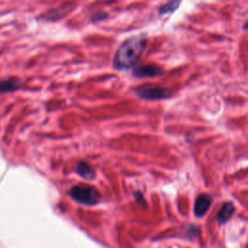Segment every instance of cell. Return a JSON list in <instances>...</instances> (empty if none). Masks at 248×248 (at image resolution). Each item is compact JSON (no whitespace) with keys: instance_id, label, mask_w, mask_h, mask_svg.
<instances>
[{"instance_id":"1","label":"cell","mask_w":248,"mask_h":248,"mask_svg":"<svg viewBox=\"0 0 248 248\" xmlns=\"http://www.w3.org/2000/svg\"><path fill=\"white\" fill-rule=\"evenodd\" d=\"M146 38L139 35L125 40L115 52L113 66L122 71L134 67L141 57L146 47Z\"/></svg>"},{"instance_id":"2","label":"cell","mask_w":248,"mask_h":248,"mask_svg":"<svg viewBox=\"0 0 248 248\" xmlns=\"http://www.w3.org/2000/svg\"><path fill=\"white\" fill-rule=\"evenodd\" d=\"M70 196L78 203L85 205H95L101 200L99 191L95 187L85 184H78L72 187Z\"/></svg>"},{"instance_id":"3","label":"cell","mask_w":248,"mask_h":248,"mask_svg":"<svg viewBox=\"0 0 248 248\" xmlns=\"http://www.w3.org/2000/svg\"><path fill=\"white\" fill-rule=\"evenodd\" d=\"M136 93L139 97L145 100H160L168 98L171 94V91L161 86L143 85L137 88Z\"/></svg>"},{"instance_id":"4","label":"cell","mask_w":248,"mask_h":248,"mask_svg":"<svg viewBox=\"0 0 248 248\" xmlns=\"http://www.w3.org/2000/svg\"><path fill=\"white\" fill-rule=\"evenodd\" d=\"M163 73L164 70L161 67L153 64H147L137 67L134 70L133 75L137 78H155L162 75Z\"/></svg>"},{"instance_id":"5","label":"cell","mask_w":248,"mask_h":248,"mask_svg":"<svg viewBox=\"0 0 248 248\" xmlns=\"http://www.w3.org/2000/svg\"><path fill=\"white\" fill-rule=\"evenodd\" d=\"M211 203H212V199L210 196L206 194L200 195L195 201L194 214L197 217H202L209 209Z\"/></svg>"},{"instance_id":"6","label":"cell","mask_w":248,"mask_h":248,"mask_svg":"<svg viewBox=\"0 0 248 248\" xmlns=\"http://www.w3.org/2000/svg\"><path fill=\"white\" fill-rule=\"evenodd\" d=\"M233 211H234V205L232 202H225L220 210L218 211L217 215H216V220L218 223L220 224H224L226 223L231 217L232 215L233 214Z\"/></svg>"},{"instance_id":"7","label":"cell","mask_w":248,"mask_h":248,"mask_svg":"<svg viewBox=\"0 0 248 248\" xmlns=\"http://www.w3.org/2000/svg\"><path fill=\"white\" fill-rule=\"evenodd\" d=\"M20 86V81L16 78H10L0 80V92L8 93L17 90Z\"/></svg>"},{"instance_id":"8","label":"cell","mask_w":248,"mask_h":248,"mask_svg":"<svg viewBox=\"0 0 248 248\" xmlns=\"http://www.w3.org/2000/svg\"><path fill=\"white\" fill-rule=\"evenodd\" d=\"M78 174H79L81 177L85 179H94L96 176L94 169L86 162H79L76 169Z\"/></svg>"},{"instance_id":"9","label":"cell","mask_w":248,"mask_h":248,"mask_svg":"<svg viewBox=\"0 0 248 248\" xmlns=\"http://www.w3.org/2000/svg\"><path fill=\"white\" fill-rule=\"evenodd\" d=\"M179 5L178 1H170L164 5H162L159 9V13L160 15H166V14H170L173 11H175L177 9Z\"/></svg>"},{"instance_id":"10","label":"cell","mask_w":248,"mask_h":248,"mask_svg":"<svg viewBox=\"0 0 248 248\" xmlns=\"http://www.w3.org/2000/svg\"><path fill=\"white\" fill-rule=\"evenodd\" d=\"M108 17V14L107 13H104V12H99L97 14H94L92 16V20L93 21H100V20H103L105 18Z\"/></svg>"},{"instance_id":"11","label":"cell","mask_w":248,"mask_h":248,"mask_svg":"<svg viewBox=\"0 0 248 248\" xmlns=\"http://www.w3.org/2000/svg\"><path fill=\"white\" fill-rule=\"evenodd\" d=\"M135 198H136L137 202L145 203V200H144V198H143V196H142V194H141L140 192H136V193H135Z\"/></svg>"}]
</instances>
